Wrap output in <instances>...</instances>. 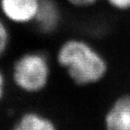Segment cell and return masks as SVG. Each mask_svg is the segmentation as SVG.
<instances>
[{"instance_id": "1", "label": "cell", "mask_w": 130, "mask_h": 130, "mask_svg": "<svg viewBox=\"0 0 130 130\" xmlns=\"http://www.w3.org/2000/svg\"><path fill=\"white\" fill-rule=\"evenodd\" d=\"M55 61L73 84L88 87L99 83L107 76L108 63L93 44L79 37H72L61 43Z\"/></svg>"}, {"instance_id": "2", "label": "cell", "mask_w": 130, "mask_h": 130, "mask_svg": "<svg viewBox=\"0 0 130 130\" xmlns=\"http://www.w3.org/2000/svg\"><path fill=\"white\" fill-rule=\"evenodd\" d=\"M52 64L42 51H27L19 55L12 64L11 80L21 92L38 94L43 91L52 79Z\"/></svg>"}, {"instance_id": "3", "label": "cell", "mask_w": 130, "mask_h": 130, "mask_svg": "<svg viewBox=\"0 0 130 130\" xmlns=\"http://www.w3.org/2000/svg\"><path fill=\"white\" fill-rule=\"evenodd\" d=\"M41 0H0V15L10 24H34Z\"/></svg>"}, {"instance_id": "4", "label": "cell", "mask_w": 130, "mask_h": 130, "mask_svg": "<svg viewBox=\"0 0 130 130\" xmlns=\"http://www.w3.org/2000/svg\"><path fill=\"white\" fill-rule=\"evenodd\" d=\"M62 13L57 0H41L34 21L36 29L43 35H53L61 24Z\"/></svg>"}, {"instance_id": "5", "label": "cell", "mask_w": 130, "mask_h": 130, "mask_svg": "<svg viewBox=\"0 0 130 130\" xmlns=\"http://www.w3.org/2000/svg\"><path fill=\"white\" fill-rule=\"evenodd\" d=\"M104 130H130V95L126 94L114 100L106 111Z\"/></svg>"}, {"instance_id": "6", "label": "cell", "mask_w": 130, "mask_h": 130, "mask_svg": "<svg viewBox=\"0 0 130 130\" xmlns=\"http://www.w3.org/2000/svg\"><path fill=\"white\" fill-rule=\"evenodd\" d=\"M11 130H60L50 117L38 111H26L14 122Z\"/></svg>"}, {"instance_id": "7", "label": "cell", "mask_w": 130, "mask_h": 130, "mask_svg": "<svg viewBox=\"0 0 130 130\" xmlns=\"http://www.w3.org/2000/svg\"><path fill=\"white\" fill-rule=\"evenodd\" d=\"M11 44V32L9 24L0 15V58L8 52Z\"/></svg>"}, {"instance_id": "8", "label": "cell", "mask_w": 130, "mask_h": 130, "mask_svg": "<svg viewBox=\"0 0 130 130\" xmlns=\"http://www.w3.org/2000/svg\"><path fill=\"white\" fill-rule=\"evenodd\" d=\"M106 3L113 9L120 12L130 10V0H105Z\"/></svg>"}, {"instance_id": "9", "label": "cell", "mask_w": 130, "mask_h": 130, "mask_svg": "<svg viewBox=\"0 0 130 130\" xmlns=\"http://www.w3.org/2000/svg\"><path fill=\"white\" fill-rule=\"evenodd\" d=\"M68 5L75 8H88L95 6L99 0H65Z\"/></svg>"}, {"instance_id": "10", "label": "cell", "mask_w": 130, "mask_h": 130, "mask_svg": "<svg viewBox=\"0 0 130 130\" xmlns=\"http://www.w3.org/2000/svg\"><path fill=\"white\" fill-rule=\"evenodd\" d=\"M6 76L2 68L0 67V102L6 96Z\"/></svg>"}]
</instances>
